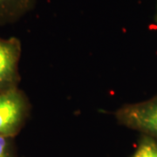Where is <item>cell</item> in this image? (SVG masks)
Returning a JSON list of instances; mask_svg holds the SVG:
<instances>
[{
    "instance_id": "obj_1",
    "label": "cell",
    "mask_w": 157,
    "mask_h": 157,
    "mask_svg": "<svg viewBox=\"0 0 157 157\" xmlns=\"http://www.w3.org/2000/svg\"><path fill=\"white\" fill-rule=\"evenodd\" d=\"M27 96L18 87L0 93V136L16 137L30 114Z\"/></svg>"
},
{
    "instance_id": "obj_2",
    "label": "cell",
    "mask_w": 157,
    "mask_h": 157,
    "mask_svg": "<svg viewBox=\"0 0 157 157\" xmlns=\"http://www.w3.org/2000/svg\"><path fill=\"white\" fill-rule=\"evenodd\" d=\"M115 118L120 124L157 140V98L125 105L116 111Z\"/></svg>"
},
{
    "instance_id": "obj_3",
    "label": "cell",
    "mask_w": 157,
    "mask_h": 157,
    "mask_svg": "<svg viewBox=\"0 0 157 157\" xmlns=\"http://www.w3.org/2000/svg\"><path fill=\"white\" fill-rule=\"evenodd\" d=\"M21 42L15 37H0V93L18 87Z\"/></svg>"
},
{
    "instance_id": "obj_4",
    "label": "cell",
    "mask_w": 157,
    "mask_h": 157,
    "mask_svg": "<svg viewBox=\"0 0 157 157\" xmlns=\"http://www.w3.org/2000/svg\"><path fill=\"white\" fill-rule=\"evenodd\" d=\"M37 0H0V25L16 23L32 11Z\"/></svg>"
},
{
    "instance_id": "obj_5",
    "label": "cell",
    "mask_w": 157,
    "mask_h": 157,
    "mask_svg": "<svg viewBox=\"0 0 157 157\" xmlns=\"http://www.w3.org/2000/svg\"><path fill=\"white\" fill-rule=\"evenodd\" d=\"M132 157H157V140L144 135Z\"/></svg>"
},
{
    "instance_id": "obj_6",
    "label": "cell",
    "mask_w": 157,
    "mask_h": 157,
    "mask_svg": "<svg viewBox=\"0 0 157 157\" xmlns=\"http://www.w3.org/2000/svg\"><path fill=\"white\" fill-rule=\"evenodd\" d=\"M0 157H17L14 137L0 136Z\"/></svg>"
}]
</instances>
